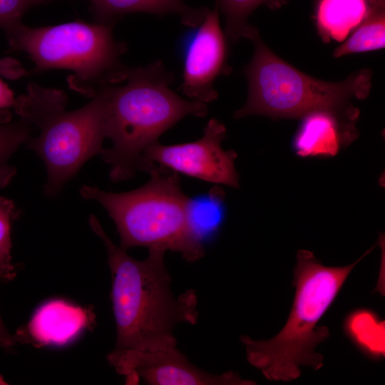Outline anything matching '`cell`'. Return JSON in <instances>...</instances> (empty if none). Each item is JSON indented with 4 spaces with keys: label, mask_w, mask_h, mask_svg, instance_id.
<instances>
[{
    "label": "cell",
    "mask_w": 385,
    "mask_h": 385,
    "mask_svg": "<svg viewBox=\"0 0 385 385\" xmlns=\"http://www.w3.org/2000/svg\"><path fill=\"white\" fill-rule=\"evenodd\" d=\"M294 140L296 153L302 157L335 155L341 145H347L357 136L356 130L326 112L307 115Z\"/></svg>",
    "instance_id": "obj_12"
},
{
    "label": "cell",
    "mask_w": 385,
    "mask_h": 385,
    "mask_svg": "<svg viewBox=\"0 0 385 385\" xmlns=\"http://www.w3.org/2000/svg\"><path fill=\"white\" fill-rule=\"evenodd\" d=\"M225 194L215 186L207 192L189 197L186 205V222L189 237L204 251V242L220 227L225 216Z\"/></svg>",
    "instance_id": "obj_14"
},
{
    "label": "cell",
    "mask_w": 385,
    "mask_h": 385,
    "mask_svg": "<svg viewBox=\"0 0 385 385\" xmlns=\"http://www.w3.org/2000/svg\"><path fill=\"white\" fill-rule=\"evenodd\" d=\"M34 128L26 121L19 120L0 124V188L7 186L16 175L11 159L16 151L32 135Z\"/></svg>",
    "instance_id": "obj_19"
},
{
    "label": "cell",
    "mask_w": 385,
    "mask_h": 385,
    "mask_svg": "<svg viewBox=\"0 0 385 385\" xmlns=\"http://www.w3.org/2000/svg\"><path fill=\"white\" fill-rule=\"evenodd\" d=\"M51 0H46L50 1ZM95 22L115 24L119 16L133 12L156 15L178 14L181 22L196 27L203 21L208 9L194 8L183 0H88Z\"/></svg>",
    "instance_id": "obj_13"
},
{
    "label": "cell",
    "mask_w": 385,
    "mask_h": 385,
    "mask_svg": "<svg viewBox=\"0 0 385 385\" xmlns=\"http://www.w3.org/2000/svg\"><path fill=\"white\" fill-rule=\"evenodd\" d=\"M16 343L14 335L9 332L0 314V348L9 351L16 345Z\"/></svg>",
    "instance_id": "obj_23"
},
{
    "label": "cell",
    "mask_w": 385,
    "mask_h": 385,
    "mask_svg": "<svg viewBox=\"0 0 385 385\" xmlns=\"http://www.w3.org/2000/svg\"><path fill=\"white\" fill-rule=\"evenodd\" d=\"M89 322L87 310L62 300L41 305L25 329L14 335L16 342L29 336L43 344H63L76 337Z\"/></svg>",
    "instance_id": "obj_11"
},
{
    "label": "cell",
    "mask_w": 385,
    "mask_h": 385,
    "mask_svg": "<svg viewBox=\"0 0 385 385\" xmlns=\"http://www.w3.org/2000/svg\"><path fill=\"white\" fill-rule=\"evenodd\" d=\"M67 103L63 91L31 81L14 106L20 118L38 131L25 145L46 166L43 191L48 197L56 196L87 160L101 153L106 138L103 88L78 109L67 110Z\"/></svg>",
    "instance_id": "obj_5"
},
{
    "label": "cell",
    "mask_w": 385,
    "mask_h": 385,
    "mask_svg": "<svg viewBox=\"0 0 385 385\" xmlns=\"http://www.w3.org/2000/svg\"><path fill=\"white\" fill-rule=\"evenodd\" d=\"M21 210L13 200L0 197V281L7 282L14 279L16 267L11 261V230Z\"/></svg>",
    "instance_id": "obj_20"
},
{
    "label": "cell",
    "mask_w": 385,
    "mask_h": 385,
    "mask_svg": "<svg viewBox=\"0 0 385 385\" xmlns=\"http://www.w3.org/2000/svg\"><path fill=\"white\" fill-rule=\"evenodd\" d=\"M225 138L224 125L212 118L206 124L203 135L195 141L170 145L157 142L149 147L143 154L145 172L153 163L204 181L238 188L235 167L237 154L232 150H223L221 143Z\"/></svg>",
    "instance_id": "obj_8"
},
{
    "label": "cell",
    "mask_w": 385,
    "mask_h": 385,
    "mask_svg": "<svg viewBox=\"0 0 385 385\" xmlns=\"http://www.w3.org/2000/svg\"><path fill=\"white\" fill-rule=\"evenodd\" d=\"M356 30L337 47L334 57L384 48L385 0H368L366 14Z\"/></svg>",
    "instance_id": "obj_16"
},
{
    "label": "cell",
    "mask_w": 385,
    "mask_h": 385,
    "mask_svg": "<svg viewBox=\"0 0 385 385\" xmlns=\"http://www.w3.org/2000/svg\"><path fill=\"white\" fill-rule=\"evenodd\" d=\"M109 364L125 377L127 384L140 380L152 385H245L254 381L242 379L230 371L214 374L192 364L177 346L158 350H113Z\"/></svg>",
    "instance_id": "obj_9"
},
{
    "label": "cell",
    "mask_w": 385,
    "mask_h": 385,
    "mask_svg": "<svg viewBox=\"0 0 385 385\" xmlns=\"http://www.w3.org/2000/svg\"><path fill=\"white\" fill-rule=\"evenodd\" d=\"M45 2L46 0H0V27L4 29L21 21L29 9Z\"/></svg>",
    "instance_id": "obj_21"
},
{
    "label": "cell",
    "mask_w": 385,
    "mask_h": 385,
    "mask_svg": "<svg viewBox=\"0 0 385 385\" xmlns=\"http://www.w3.org/2000/svg\"><path fill=\"white\" fill-rule=\"evenodd\" d=\"M346 330L357 346L374 358L384 356V322L369 310L351 314L346 321Z\"/></svg>",
    "instance_id": "obj_18"
},
{
    "label": "cell",
    "mask_w": 385,
    "mask_h": 385,
    "mask_svg": "<svg viewBox=\"0 0 385 385\" xmlns=\"http://www.w3.org/2000/svg\"><path fill=\"white\" fill-rule=\"evenodd\" d=\"M173 79V73L157 60L130 68L123 85L103 88L106 138L112 145L99 155L111 166L113 182L127 180L138 171H145V151L183 118L207 115L206 103L185 100L170 89Z\"/></svg>",
    "instance_id": "obj_2"
},
{
    "label": "cell",
    "mask_w": 385,
    "mask_h": 385,
    "mask_svg": "<svg viewBox=\"0 0 385 385\" xmlns=\"http://www.w3.org/2000/svg\"><path fill=\"white\" fill-rule=\"evenodd\" d=\"M2 381H3L2 379H0V382H1V384H2Z\"/></svg>",
    "instance_id": "obj_24"
},
{
    "label": "cell",
    "mask_w": 385,
    "mask_h": 385,
    "mask_svg": "<svg viewBox=\"0 0 385 385\" xmlns=\"http://www.w3.org/2000/svg\"><path fill=\"white\" fill-rule=\"evenodd\" d=\"M374 247L354 262L343 267L324 266L312 252L299 250L294 269V299L282 329L268 340L240 336L250 364L271 381L297 379L301 374L300 366L314 370L321 368L324 358L315 349L329 337V330L326 326H318V323L355 265Z\"/></svg>",
    "instance_id": "obj_3"
},
{
    "label": "cell",
    "mask_w": 385,
    "mask_h": 385,
    "mask_svg": "<svg viewBox=\"0 0 385 385\" xmlns=\"http://www.w3.org/2000/svg\"><path fill=\"white\" fill-rule=\"evenodd\" d=\"M368 0H319L317 26L324 41H343L364 19Z\"/></svg>",
    "instance_id": "obj_15"
},
{
    "label": "cell",
    "mask_w": 385,
    "mask_h": 385,
    "mask_svg": "<svg viewBox=\"0 0 385 385\" xmlns=\"http://www.w3.org/2000/svg\"><path fill=\"white\" fill-rule=\"evenodd\" d=\"M88 223L108 254L116 325L113 350L153 351L177 346L175 326L197 322V297L193 289L174 296L164 260L166 250L150 248L146 259L135 260L108 237L95 215H90Z\"/></svg>",
    "instance_id": "obj_1"
},
{
    "label": "cell",
    "mask_w": 385,
    "mask_h": 385,
    "mask_svg": "<svg viewBox=\"0 0 385 385\" xmlns=\"http://www.w3.org/2000/svg\"><path fill=\"white\" fill-rule=\"evenodd\" d=\"M150 180L143 186L124 192H106L83 185L84 199L98 202L115 224L120 247L161 248L179 252L188 262L204 255L191 242L187 228L188 197L182 190L178 173L153 163L147 170Z\"/></svg>",
    "instance_id": "obj_7"
},
{
    "label": "cell",
    "mask_w": 385,
    "mask_h": 385,
    "mask_svg": "<svg viewBox=\"0 0 385 385\" xmlns=\"http://www.w3.org/2000/svg\"><path fill=\"white\" fill-rule=\"evenodd\" d=\"M287 0H216V7L225 18V35L232 41L245 38L250 40L258 34L248 23L253 11L262 4L277 9Z\"/></svg>",
    "instance_id": "obj_17"
},
{
    "label": "cell",
    "mask_w": 385,
    "mask_h": 385,
    "mask_svg": "<svg viewBox=\"0 0 385 385\" xmlns=\"http://www.w3.org/2000/svg\"><path fill=\"white\" fill-rule=\"evenodd\" d=\"M226 37L216 6L208 10L202 23L185 36L181 88L188 98L205 103L217 98L215 80L231 72Z\"/></svg>",
    "instance_id": "obj_10"
},
{
    "label": "cell",
    "mask_w": 385,
    "mask_h": 385,
    "mask_svg": "<svg viewBox=\"0 0 385 385\" xmlns=\"http://www.w3.org/2000/svg\"><path fill=\"white\" fill-rule=\"evenodd\" d=\"M113 26L72 21L31 27L19 21L4 30L9 51L31 59L32 73L68 70L70 88L92 98L102 88L123 82L129 71L121 60L126 44L114 38Z\"/></svg>",
    "instance_id": "obj_6"
},
{
    "label": "cell",
    "mask_w": 385,
    "mask_h": 385,
    "mask_svg": "<svg viewBox=\"0 0 385 385\" xmlns=\"http://www.w3.org/2000/svg\"><path fill=\"white\" fill-rule=\"evenodd\" d=\"M254 55L244 69L248 83L245 106L235 118L260 115L273 118H299L315 112L329 113L356 130L359 115L352 100L365 99L371 88L372 72L362 69L340 82L309 76L274 53L259 33L251 40Z\"/></svg>",
    "instance_id": "obj_4"
},
{
    "label": "cell",
    "mask_w": 385,
    "mask_h": 385,
    "mask_svg": "<svg viewBox=\"0 0 385 385\" xmlns=\"http://www.w3.org/2000/svg\"><path fill=\"white\" fill-rule=\"evenodd\" d=\"M12 61H6L4 63L0 61V74L2 75L4 73H7L9 76H21L23 72ZM15 102L16 98L12 91L0 77V108H14Z\"/></svg>",
    "instance_id": "obj_22"
}]
</instances>
